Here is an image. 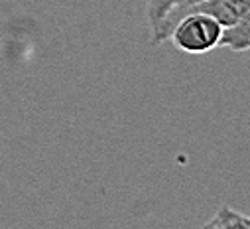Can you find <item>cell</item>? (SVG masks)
Instances as JSON below:
<instances>
[{"mask_svg": "<svg viewBox=\"0 0 250 229\" xmlns=\"http://www.w3.org/2000/svg\"><path fill=\"white\" fill-rule=\"evenodd\" d=\"M223 26L201 12H193L183 16L169 34L171 44L183 53H207L219 47L223 38Z\"/></svg>", "mask_w": 250, "mask_h": 229, "instance_id": "6da1fadb", "label": "cell"}, {"mask_svg": "<svg viewBox=\"0 0 250 229\" xmlns=\"http://www.w3.org/2000/svg\"><path fill=\"white\" fill-rule=\"evenodd\" d=\"M248 10H250V0H203V2L191 6L189 10H185L183 16L201 12V14L215 18L223 28H229L236 24Z\"/></svg>", "mask_w": 250, "mask_h": 229, "instance_id": "7a4b0ae2", "label": "cell"}, {"mask_svg": "<svg viewBox=\"0 0 250 229\" xmlns=\"http://www.w3.org/2000/svg\"><path fill=\"white\" fill-rule=\"evenodd\" d=\"M215 217L223 229H250V217L242 215V213H238L227 206L221 207Z\"/></svg>", "mask_w": 250, "mask_h": 229, "instance_id": "5b68a950", "label": "cell"}, {"mask_svg": "<svg viewBox=\"0 0 250 229\" xmlns=\"http://www.w3.org/2000/svg\"><path fill=\"white\" fill-rule=\"evenodd\" d=\"M177 2H179V0H148V4H146V18H148L150 32H154L158 28V24L169 14V10Z\"/></svg>", "mask_w": 250, "mask_h": 229, "instance_id": "277c9868", "label": "cell"}, {"mask_svg": "<svg viewBox=\"0 0 250 229\" xmlns=\"http://www.w3.org/2000/svg\"><path fill=\"white\" fill-rule=\"evenodd\" d=\"M219 47H229L232 51H248L250 49V10L236 24L223 30Z\"/></svg>", "mask_w": 250, "mask_h": 229, "instance_id": "3957f363", "label": "cell"}, {"mask_svg": "<svg viewBox=\"0 0 250 229\" xmlns=\"http://www.w3.org/2000/svg\"><path fill=\"white\" fill-rule=\"evenodd\" d=\"M203 229H223V227L219 225V221H217V217H213L211 221H207V223L203 225Z\"/></svg>", "mask_w": 250, "mask_h": 229, "instance_id": "8992f818", "label": "cell"}]
</instances>
